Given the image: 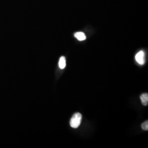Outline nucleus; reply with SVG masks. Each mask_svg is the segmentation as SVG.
I'll list each match as a JSON object with an SVG mask.
<instances>
[{"instance_id": "obj_1", "label": "nucleus", "mask_w": 148, "mask_h": 148, "mask_svg": "<svg viewBox=\"0 0 148 148\" xmlns=\"http://www.w3.org/2000/svg\"><path fill=\"white\" fill-rule=\"evenodd\" d=\"M81 120H82V115L79 112L75 113L73 115V116L71 117L70 121V125L71 127L74 128H77L81 124Z\"/></svg>"}, {"instance_id": "obj_4", "label": "nucleus", "mask_w": 148, "mask_h": 148, "mask_svg": "<svg viewBox=\"0 0 148 148\" xmlns=\"http://www.w3.org/2000/svg\"><path fill=\"white\" fill-rule=\"evenodd\" d=\"M140 98L143 106H147L148 104V93H143L140 96Z\"/></svg>"}, {"instance_id": "obj_3", "label": "nucleus", "mask_w": 148, "mask_h": 148, "mask_svg": "<svg viewBox=\"0 0 148 148\" xmlns=\"http://www.w3.org/2000/svg\"><path fill=\"white\" fill-rule=\"evenodd\" d=\"M74 36L79 41H84V40L86 39V36L84 32H76Z\"/></svg>"}, {"instance_id": "obj_2", "label": "nucleus", "mask_w": 148, "mask_h": 148, "mask_svg": "<svg viewBox=\"0 0 148 148\" xmlns=\"http://www.w3.org/2000/svg\"><path fill=\"white\" fill-rule=\"evenodd\" d=\"M136 60L140 65H144L145 62V55L143 51H140L136 55Z\"/></svg>"}, {"instance_id": "obj_5", "label": "nucleus", "mask_w": 148, "mask_h": 148, "mask_svg": "<svg viewBox=\"0 0 148 148\" xmlns=\"http://www.w3.org/2000/svg\"><path fill=\"white\" fill-rule=\"evenodd\" d=\"M59 66L61 69H63L66 66V59L65 57H61L59 61Z\"/></svg>"}, {"instance_id": "obj_6", "label": "nucleus", "mask_w": 148, "mask_h": 148, "mask_svg": "<svg viewBox=\"0 0 148 148\" xmlns=\"http://www.w3.org/2000/svg\"><path fill=\"white\" fill-rule=\"evenodd\" d=\"M141 127L142 128V129L144 130L147 131L148 130V121H146L143 122V123L141 125Z\"/></svg>"}]
</instances>
